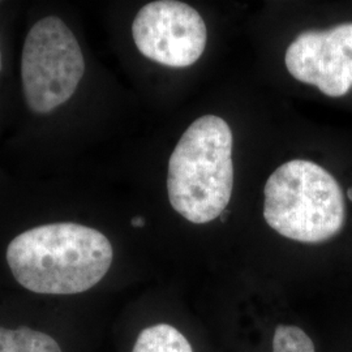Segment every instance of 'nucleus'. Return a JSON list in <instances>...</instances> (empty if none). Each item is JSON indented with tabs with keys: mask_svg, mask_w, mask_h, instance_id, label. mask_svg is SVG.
Masks as SVG:
<instances>
[{
	"mask_svg": "<svg viewBox=\"0 0 352 352\" xmlns=\"http://www.w3.org/2000/svg\"><path fill=\"white\" fill-rule=\"evenodd\" d=\"M132 352H193L188 340L168 324H157L144 329L135 342Z\"/></svg>",
	"mask_w": 352,
	"mask_h": 352,
	"instance_id": "obj_8",
	"label": "nucleus"
},
{
	"mask_svg": "<svg viewBox=\"0 0 352 352\" xmlns=\"http://www.w3.org/2000/svg\"><path fill=\"white\" fill-rule=\"evenodd\" d=\"M0 352H63L51 336L21 327L8 329L0 327Z\"/></svg>",
	"mask_w": 352,
	"mask_h": 352,
	"instance_id": "obj_7",
	"label": "nucleus"
},
{
	"mask_svg": "<svg viewBox=\"0 0 352 352\" xmlns=\"http://www.w3.org/2000/svg\"><path fill=\"white\" fill-rule=\"evenodd\" d=\"M264 218L287 239L322 243L334 238L344 225V196L336 177L324 167L294 160L269 176Z\"/></svg>",
	"mask_w": 352,
	"mask_h": 352,
	"instance_id": "obj_3",
	"label": "nucleus"
},
{
	"mask_svg": "<svg viewBox=\"0 0 352 352\" xmlns=\"http://www.w3.org/2000/svg\"><path fill=\"white\" fill-rule=\"evenodd\" d=\"M85 72L81 47L56 16L39 20L26 36L21 78L28 107L47 113L68 101Z\"/></svg>",
	"mask_w": 352,
	"mask_h": 352,
	"instance_id": "obj_4",
	"label": "nucleus"
},
{
	"mask_svg": "<svg viewBox=\"0 0 352 352\" xmlns=\"http://www.w3.org/2000/svg\"><path fill=\"white\" fill-rule=\"evenodd\" d=\"M273 352H316L315 343L300 327L278 325L273 337Z\"/></svg>",
	"mask_w": 352,
	"mask_h": 352,
	"instance_id": "obj_9",
	"label": "nucleus"
},
{
	"mask_svg": "<svg viewBox=\"0 0 352 352\" xmlns=\"http://www.w3.org/2000/svg\"><path fill=\"white\" fill-rule=\"evenodd\" d=\"M347 197H349V200H350V201H352V188L347 190Z\"/></svg>",
	"mask_w": 352,
	"mask_h": 352,
	"instance_id": "obj_11",
	"label": "nucleus"
},
{
	"mask_svg": "<svg viewBox=\"0 0 352 352\" xmlns=\"http://www.w3.org/2000/svg\"><path fill=\"white\" fill-rule=\"evenodd\" d=\"M145 225V221L142 217H135L132 219V226L133 227H142Z\"/></svg>",
	"mask_w": 352,
	"mask_h": 352,
	"instance_id": "obj_10",
	"label": "nucleus"
},
{
	"mask_svg": "<svg viewBox=\"0 0 352 352\" xmlns=\"http://www.w3.org/2000/svg\"><path fill=\"white\" fill-rule=\"evenodd\" d=\"M0 69H1V54H0Z\"/></svg>",
	"mask_w": 352,
	"mask_h": 352,
	"instance_id": "obj_13",
	"label": "nucleus"
},
{
	"mask_svg": "<svg viewBox=\"0 0 352 352\" xmlns=\"http://www.w3.org/2000/svg\"><path fill=\"white\" fill-rule=\"evenodd\" d=\"M110 240L78 223H51L17 235L7 248L14 279L42 295H75L93 289L113 264Z\"/></svg>",
	"mask_w": 352,
	"mask_h": 352,
	"instance_id": "obj_1",
	"label": "nucleus"
},
{
	"mask_svg": "<svg viewBox=\"0 0 352 352\" xmlns=\"http://www.w3.org/2000/svg\"><path fill=\"white\" fill-rule=\"evenodd\" d=\"M285 63L294 78L327 97L347 94L352 88V23L304 32L289 45Z\"/></svg>",
	"mask_w": 352,
	"mask_h": 352,
	"instance_id": "obj_6",
	"label": "nucleus"
},
{
	"mask_svg": "<svg viewBox=\"0 0 352 352\" xmlns=\"http://www.w3.org/2000/svg\"><path fill=\"white\" fill-rule=\"evenodd\" d=\"M226 218H227V212H226V210H225V212H223V213L221 214V219H222V221H223V222H225V221H226Z\"/></svg>",
	"mask_w": 352,
	"mask_h": 352,
	"instance_id": "obj_12",
	"label": "nucleus"
},
{
	"mask_svg": "<svg viewBox=\"0 0 352 352\" xmlns=\"http://www.w3.org/2000/svg\"><path fill=\"white\" fill-rule=\"evenodd\" d=\"M232 132L219 116L195 120L168 161L167 192L176 213L204 225L226 210L234 188Z\"/></svg>",
	"mask_w": 352,
	"mask_h": 352,
	"instance_id": "obj_2",
	"label": "nucleus"
},
{
	"mask_svg": "<svg viewBox=\"0 0 352 352\" xmlns=\"http://www.w3.org/2000/svg\"><path fill=\"white\" fill-rule=\"evenodd\" d=\"M132 36L145 58L166 67L186 68L201 58L208 29L193 7L158 0L140 10L132 24Z\"/></svg>",
	"mask_w": 352,
	"mask_h": 352,
	"instance_id": "obj_5",
	"label": "nucleus"
}]
</instances>
